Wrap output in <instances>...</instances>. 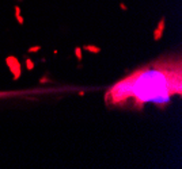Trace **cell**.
Returning <instances> with one entry per match:
<instances>
[{
	"mask_svg": "<svg viewBox=\"0 0 182 169\" xmlns=\"http://www.w3.org/2000/svg\"><path fill=\"white\" fill-rule=\"evenodd\" d=\"M14 11H15V14H22V10H21V7H19V6H15Z\"/></svg>",
	"mask_w": 182,
	"mask_h": 169,
	"instance_id": "8fae6325",
	"label": "cell"
},
{
	"mask_svg": "<svg viewBox=\"0 0 182 169\" xmlns=\"http://www.w3.org/2000/svg\"><path fill=\"white\" fill-rule=\"evenodd\" d=\"M15 19H16V22H18L21 26L25 25V18L22 16V14H15Z\"/></svg>",
	"mask_w": 182,
	"mask_h": 169,
	"instance_id": "9c48e42d",
	"label": "cell"
},
{
	"mask_svg": "<svg viewBox=\"0 0 182 169\" xmlns=\"http://www.w3.org/2000/svg\"><path fill=\"white\" fill-rule=\"evenodd\" d=\"M82 49L84 52H90V53H94V54H99L102 52V49L96 45H84V46H82Z\"/></svg>",
	"mask_w": 182,
	"mask_h": 169,
	"instance_id": "5b68a950",
	"label": "cell"
},
{
	"mask_svg": "<svg viewBox=\"0 0 182 169\" xmlns=\"http://www.w3.org/2000/svg\"><path fill=\"white\" fill-rule=\"evenodd\" d=\"M164 28H166V16H162L161 21L158 22V26L156 28L153 30L152 35H153V41L158 42V41H161L162 37H163V33H164Z\"/></svg>",
	"mask_w": 182,
	"mask_h": 169,
	"instance_id": "3957f363",
	"label": "cell"
},
{
	"mask_svg": "<svg viewBox=\"0 0 182 169\" xmlns=\"http://www.w3.org/2000/svg\"><path fill=\"white\" fill-rule=\"evenodd\" d=\"M48 81H50L48 77H42L41 80H39V83H41V84H45V83H48Z\"/></svg>",
	"mask_w": 182,
	"mask_h": 169,
	"instance_id": "7c38bea8",
	"label": "cell"
},
{
	"mask_svg": "<svg viewBox=\"0 0 182 169\" xmlns=\"http://www.w3.org/2000/svg\"><path fill=\"white\" fill-rule=\"evenodd\" d=\"M42 49V46L39 45H36V46H31V47H29V50H27V53H38L39 50Z\"/></svg>",
	"mask_w": 182,
	"mask_h": 169,
	"instance_id": "ba28073f",
	"label": "cell"
},
{
	"mask_svg": "<svg viewBox=\"0 0 182 169\" xmlns=\"http://www.w3.org/2000/svg\"><path fill=\"white\" fill-rule=\"evenodd\" d=\"M78 93H79V96H84V93H86V92H84V91H79Z\"/></svg>",
	"mask_w": 182,
	"mask_h": 169,
	"instance_id": "4fadbf2b",
	"label": "cell"
},
{
	"mask_svg": "<svg viewBox=\"0 0 182 169\" xmlns=\"http://www.w3.org/2000/svg\"><path fill=\"white\" fill-rule=\"evenodd\" d=\"M182 95V60L162 56L128 73L105 92L106 107L143 110L147 103L166 108L174 96Z\"/></svg>",
	"mask_w": 182,
	"mask_h": 169,
	"instance_id": "6da1fadb",
	"label": "cell"
},
{
	"mask_svg": "<svg viewBox=\"0 0 182 169\" xmlns=\"http://www.w3.org/2000/svg\"><path fill=\"white\" fill-rule=\"evenodd\" d=\"M6 64H7V66H8V69H10V72H11V74H12L14 80H18V78L22 76V64H21V61H19L15 56H8L7 58H6Z\"/></svg>",
	"mask_w": 182,
	"mask_h": 169,
	"instance_id": "7a4b0ae2",
	"label": "cell"
},
{
	"mask_svg": "<svg viewBox=\"0 0 182 169\" xmlns=\"http://www.w3.org/2000/svg\"><path fill=\"white\" fill-rule=\"evenodd\" d=\"M74 53H75L76 60H78L79 62H82V60H83V49L82 47H80V46H76L75 50H74Z\"/></svg>",
	"mask_w": 182,
	"mask_h": 169,
	"instance_id": "8992f818",
	"label": "cell"
},
{
	"mask_svg": "<svg viewBox=\"0 0 182 169\" xmlns=\"http://www.w3.org/2000/svg\"><path fill=\"white\" fill-rule=\"evenodd\" d=\"M25 62H26V69H27V71H30V72H31L33 69H34V66H36V64H34V61H33L31 58H29V57H26Z\"/></svg>",
	"mask_w": 182,
	"mask_h": 169,
	"instance_id": "52a82bcc",
	"label": "cell"
},
{
	"mask_svg": "<svg viewBox=\"0 0 182 169\" xmlns=\"http://www.w3.org/2000/svg\"><path fill=\"white\" fill-rule=\"evenodd\" d=\"M120 8H121L122 11H128V6L125 3H120Z\"/></svg>",
	"mask_w": 182,
	"mask_h": 169,
	"instance_id": "30bf717a",
	"label": "cell"
},
{
	"mask_svg": "<svg viewBox=\"0 0 182 169\" xmlns=\"http://www.w3.org/2000/svg\"><path fill=\"white\" fill-rule=\"evenodd\" d=\"M31 91H0V98H10V96H16V95H25Z\"/></svg>",
	"mask_w": 182,
	"mask_h": 169,
	"instance_id": "277c9868",
	"label": "cell"
}]
</instances>
